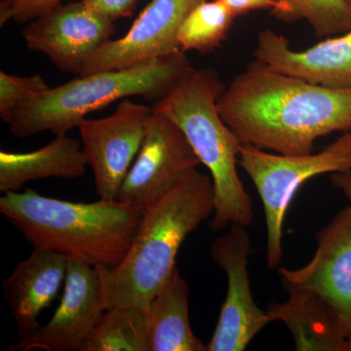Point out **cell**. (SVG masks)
<instances>
[{
  "label": "cell",
  "instance_id": "ba28073f",
  "mask_svg": "<svg viewBox=\"0 0 351 351\" xmlns=\"http://www.w3.org/2000/svg\"><path fill=\"white\" fill-rule=\"evenodd\" d=\"M251 239L246 226H230V230L212 243V260L228 276V292L218 324L208 343V351H242L272 322L267 311L256 304L249 279Z\"/></svg>",
  "mask_w": 351,
  "mask_h": 351
},
{
  "label": "cell",
  "instance_id": "7402d4cb",
  "mask_svg": "<svg viewBox=\"0 0 351 351\" xmlns=\"http://www.w3.org/2000/svg\"><path fill=\"white\" fill-rule=\"evenodd\" d=\"M40 75L21 76L0 73V115L4 122L32 98L49 89Z\"/></svg>",
  "mask_w": 351,
  "mask_h": 351
},
{
  "label": "cell",
  "instance_id": "cb8c5ba5",
  "mask_svg": "<svg viewBox=\"0 0 351 351\" xmlns=\"http://www.w3.org/2000/svg\"><path fill=\"white\" fill-rule=\"evenodd\" d=\"M89 8L96 12L117 20L128 17L133 12L138 0H82Z\"/></svg>",
  "mask_w": 351,
  "mask_h": 351
},
{
  "label": "cell",
  "instance_id": "484cf974",
  "mask_svg": "<svg viewBox=\"0 0 351 351\" xmlns=\"http://www.w3.org/2000/svg\"><path fill=\"white\" fill-rule=\"evenodd\" d=\"M330 179H331L332 186L341 191V193L351 203V171L332 173Z\"/></svg>",
  "mask_w": 351,
  "mask_h": 351
},
{
  "label": "cell",
  "instance_id": "52a82bcc",
  "mask_svg": "<svg viewBox=\"0 0 351 351\" xmlns=\"http://www.w3.org/2000/svg\"><path fill=\"white\" fill-rule=\"evenodd\" d=\"M199 165V158L181 128L163 113L152 110L145 122L142 147L117 200L145 209Z\"/></svg>",
  "mask_w": 351,
  "mask_h": 351
},
{
  "label": "cell",
  "instance_id": "d6986e66",
  "mask_svg": "<svg viewBox=\"0 0 351 351\" xmlns=\"http://www.w3.org/2000/svg\"><path fill=\"white\" fill-rule=\"evenodd\" d=\"M80 351H152L145 311L123 306L106 309Z\"/></svg>",
  "mask_w": 351,
  "mask_h": 351
},
{
  "label": "cell",
  "instance_id": "ffe728a7",
  "mask_svg": "<svg viewBox=\"0 0 351 351\" xmlns=\"http://www.w3.org/2000/svg\"><path fill=\"white\" fill-rule=\"evenodd\" d=\"M221 0H204L186 16L178 34L182 52H211L225 40L235 19Z\"/></svg>",
  "mask_w": 351,
  "mask_h": 351
},
{
  "label": "cell",
  "instance_id": "7a4b0ae2",
  "mask_svg": "<svg viewBox=\"0 0 351 351\" xmlns=\"http://www.w3.org/2000/svg\"><path fill=\"white\" fill-rule=\"evenodd\" d=\"M214 213L213 182L193 170L145 208L126 257L114 267H96L105 311H145L176 269L180 247Z\"/></svg>",
  "mask_w": 351,
  "mask_h": 351
},
{
  "label": "cell",
  "instance_id": "8992f818",
  "mask_svg": "<svg viewBox=\"0 0 351 351\" xmlns=\"http://www.w3.org/2000/svg\"><path fill=\"white\" fill-rule=\"evenodd\" d=\"M239 165L257 189L265 209L267 267L282 261V226L291 201L302 184L316 176L351 171V130L317 154L284 156L269 154L248 144L239 147Z\"/></svg>",
  "mask_w": 351,
  "mask_h": 351
},
{
  "label": "cell",
  "instance_id": "6da1fadb",
  "mask_svg": "<svg viewBox=\"0 0 351 351\" xmlns=\"http://www.w3.org/2000/svg\"><path fill=\"white\" fill-rule=\"evenodd\" d=\"M217 107L242 144L284 156L313 154L317 138L351 130V90L314 84L257 59L233 78Z\"/></svg>",
  "mask_w": 351,
  "mask_h": 351
},
{
  "label": "cell",
  "instance_id": "30bf717a",
  "mask_svg": "<svg viewBox=\"0 0 351 351\" xmlns=\"http://www.w3.org/2000/svg\"><path fill=\"white\" fill-rule=\"evenodd\" d=\"M114 32V20L83 1L60 4L22 31L29 50L43 53L64 73L80 75L89 58Z\"/></svg>",
  "mask_w": 351,
  "mask_h": 351
},
{
  "label": "cell",
  "instance_id": "2e32d148",
  "mask_svg": "<svg viewBox=\"0 0 351 351\" xmlns=\"http://www.w3.org/2000/svg\"><path fill=\"white\" fill-rule=\"evenodd\" d=\"M267 313L281 321L294 339L298 351H345L348 339L339 316L311 291L289 293L288 301L270 302Z\"/></svg>",
  "mask_w": 351,
  "mask_h": 351
},
{
  "label": "cell",
  "instance_id": "5bb4252c",
  "mask_svg": "<svg viewBox=\"0 0 351 351\" xmlns=\"http://www.w3.org/2000/svg\"><path fill=\"white\" fill-rule=\"evenodd\" d=\"M254 54L285 75L332 89L351 90V29L302 51L293 50L288 39L265 29L258 34Z\"/></svg>",
  "mask_w": 351,
  "mask_h": 351
},
{
  "label": "cell",
  "instance_id": "ac0fdd59",
  "mask_svg": "<svg viewBox=\"0 0 351 351\" xmlns=\"http://www.w3.org/2000/svg\"><path fill=\"white\" fill-rule=\"evenodd\" d=\"M189 287L177 267L145 309L152 351H206L189 316Z\"/></svg>",
  "mask_w": 351,
  "mask_h": 351
},
{
  "label": "cell",
  "instance_id": "e0dca14e",
  "mask_svg": "<svg viewBox=\"0 0 351 351\" xmlns=\"http://www.w3.org/2000/svg\"><path fill=\"white\" fill-rule=\"evenodd\" d=\"M86 157L82 145L66 135L38 151L0 152V191L17 193L27 182L47 178L77 179L84 175Z\"/></svg>",
  "mask_w": 351,
  "mask_h": 351
},
{
  "label": "cell",
  "instance_id": "5b68a950",
  "mask_svg": "<svg viewBox=\"0 0 351 351\" xmlns=\"http://www.w3.org/2000/svg\"><path fill=\"white\" fill-rule=\"evenodd\" d=\"M191 68L181 51L151 63L80 75L34 97L18 108L6 123L18 138L44 131L66 135L88 114L113 101L132 96L160 100Z\"/></svg>",
  "mask_w": 351,
  "mask_h": 351
},
{
  "label": "cell",
  "instance_id": "3957f363",
  "mask_svg": "<svg viewBox=\"0 0 351 351\" xmlns=\"http://www.w3.org/2000/svg\"><path fill=\"white\" fill-rule=\"evenodd\" d=\"M144 210L117 199L71 202L31 189L0 198V212L34 248L93 267H114L124 260Z\"/></svg>",
  "mask_w": 351,
  "mask_h": 351
},
{
  "label": "cell",
  "instance_id": "83f0119b",
  "mask_svg": "<svg viewBox=\"0 0 351 351\" xmlns=\"http://www.w3.org/2000/svg\"><path fill=\"white\" fill-rule=\"evenodd\" d=\"M348 3H350V5H351V0H348Z\"/></svg>",
  "mask_w": 351,
  "mask_h": 351
},
{
  "label": "cell",
  "instance_id": "9a60e30c",
  "mask_svg": "<svg viewBox=\"0 0 351 351\" xmlns=\"http://www.w3.org/2000/svg\"><path fill=\"white\" fill-rule=\"evenodd\" d=\"M69 258L36 248L3 281L4 294L17 321L19 339L40 327L39 314L54 302L68 274Z\"/></svg>",
  "mask_w": 351,
  "mask_h": 351
},
{
  "label": "cell",
  "instance_id": "9c48e42d",
  "mask_svg": "<svg viewBox=\"0 0 351 351\" xmlns=\"http://www.w3.org/2000/svg\"><path fill=\"white\" fill-rule=\"evenodd\" d=\"M152 110L147 106L124 100L110 117L85 119L78 125L83 152L93 171L101 199H117L142 147L145 122Z\"/></svg>",
  "mask_w": 351,
  "mask_h": 351
},
{
  "label": "cell",
  "instance_id": "4316f807",
  "mask_svg": "<svg viewBox=\"0 0 351 351\" xmlns=\"http://www.w3.org/2000/svg\"><path fill=\"white\" fill-rule=\"evenodd\" d=\"M345 351H351V339L346 343Z\"/></svg>",
  "mask_w": 351,
  "mask_h": 351
},
{
  "label": "cell",
  "instance_id": "277c9868",
  "mask_svg": "<svg viewBox=\"0 0 351 351\" xmlns=\"http://www.w3.org/2000/svg\"><path fill=\"white\" fill-rule=\"evenodd\" d=\"M225 89L214 69L191 68L152 107L181 128L201 164L211 174L214 213L210 228L214 232L232 225L247 228L254 219L251 196L237 169L242 143L217 107Z\"/></svg>",
  "mask_w": 351,
  "mask_h": 351
},
{
  "label": "cell",
  "instance_id": "7c38bea8",
  "mask_svg": "<svg viewBox=\"0 0 351 351\" xmlns=\"http://www.w3.org/2000/svg\"><path fill=\"white\" fill-rule=\"evenodd\" d=\"M204 0H152L125 36L108 40L80 75L151 63L181 52L178 34L186 16Z\"/></svg>",
  "mask_w": 351,
  "mask_h": 351
},
{
  "label": "cell",
  "instance_id": "44dd1931",
  "mask_svg": "<svg viewBox=\"0 0 351 351\" xmlns=\"http://www.w3.org/2000/svg\"><path fill=\"white\" fill-rule=\"evenodd\" d=\"M271 12L285 22L306 20L318 38L339 36L351 29L348 0H274Z\"/></svg>",
  "mask_w": 351,
  "mask_h": 351
},
{
  "label": "cell",
  "instance_id": "d4e9b609",
  "mask_svg": "<svg viewBox=\"0 0 351 351\" xmlns=\"http://www.w3.org/2000/svg\"><path fill=\"white\" fill-rule=\"evenodd\" d=\"M228 7L235 17L261 9H272L276 6L274 0H221Z\"/></svg>",
  "mask_w": 351,
  "mask_h": 351
},
{
  "label": "cell",
  "instance_id": "8fae6325",
  "mask_svg": "<svg viewBox=\"0 0 351 351\" xmlns=\"http://www.w3.org/2000/svg\"><path fill=\"white\" fill-rule=\"evenodd\" d=\"M317 249L311 262L298 269L280 267L286 292L311 291L339 316L351 339V203L316 233Z\"/></svg>",
  "mask_w": 351,
  "mask_h": 351
},
{
  "label": "cell",
  "instance_id": "603a6c76",
  "mask_svg": "<svg viewBox=\"0 0 351 351\" xmlns=\"http://www.w3.org/2000/svg\"><path fill=\"white\" fill-rule=\"evenodd\" d=\"M62 4V0H1L0 25L10 21L25 23L50 12Z\"/></svg>",
  "mask_w": 351,
  "mask_h": 351
},
{
  "label": "cell",
  "instance_id": "4fadbf2b",
  "mask_svg": "<svg viewBox=\"0 0 351 351\" xmlns=\"http://www.w3.org/2000/svg\"><path fill=\"white\" fill-rule=\"evenodd\" d=\"M105 311L95 267L69 260L63 297L46 325L20 339L11 350L80 351Z\"/></svg>",
  "mask_w": 351,
  "mask_h": 351
}]
</instances>
